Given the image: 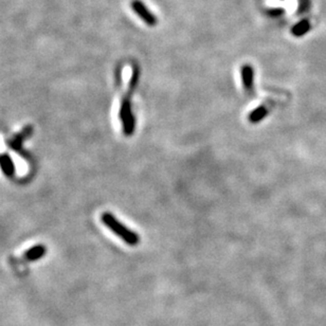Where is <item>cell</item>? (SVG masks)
Returning <instances> with one entry per match:
<instances>
[{
	"mask_svg": "<svg viewBox=\"0 0 326 326\" xmlns=\"http://www.w3.org/2000/svg\"><path fill=\"white\" fill-rule=\"evenodd\" d=\"M101 220H102L104 225H106L115 233V234H117L119 237H121L126 244H128L131 246H136L140 242L137 234H135L134 232L128 230L125 226H123L119 221H117L116 217L113 216L111 213H108V212L103 213Z\"/></svg>",
	"mask_w": 326,
	"mask_h": 326,
	"instance_id": "obj_1",
	"label": "cell"
},
{
	"mask_svg": "<svg viewBox=\"0 0 326 326\" xmlns=\"http://www.w3.org/2000/svg\"><path fill=\"white\" fill-rule=\"evenodd\" d=\"M120 118L123 123V128L125 135L129 136L134 133L135 129V118L132 113V107L129 101H123L120 111Z\"/></svg>",
	"mask_w": 326,
	"mask_h": 326,
	"instance_id": "obj_2",
	"label": "cell"
},
{
	"mask_svg": "<svg viewBox=\"0 0 326 326\" xmlns=\"http://www.w3.org/2000/svg\"><path fill=\"white\" fill-rule=\"evenodd\" d=\"M132 7L135 11V13L138 15V16L141 18L145 24L149 25V26H154L155 24L157 23L156 18L153 16V14H150L148 12V10L144 7V5L140 2V0H135L132 4Z\"/></svg>",
	"mask_w": 326,
	"mask_h": 326,
	"instance_id": "obj_3",
	"label": "cell"
},
{
	"mask_svg": "<svg viewBox=\"0 0 326 326\" xmlns=\"http://www.w3.org/2000/svg\"><path fill=\"white\" fill-rule=\"evenodd\" d=\"M31 134H32V126H27L16 138L9 142V146L11 148H13L15 151H17L18 154H20L21 156L27 157L25 151L21 148V144L24 142V140L27 139Z\"/></svg>",
	"mask_w": 326,
	"mask_h": 326,
	"instance_id": "obj_4",
	"label": "cell"
},
{
	"mask_svg": "<svg viewBox=\"0 0 326 326\" xmlns=\"http://www.w3.org/2000/svg\"><path fill=\"white\" fill-rule=\"evenodd\" d=\"M0 167H2L3 172L8 177H13L15 174V165L13 163L12 158L8 154L0 155Z\"/></svg>",
	"mask_w": 326,
	"mask_h": 326,
	"instance_id": "obj_5",
	"label": "cell"
},
{
	"mask_svg": "<svg viewBox=\"0 0 326 326\" xmlns=\"http://www.w3.org/2000/svg\"><path fill=\"white\" fill-rule=\"evenodd\" d=\"M242 75H243V82L246 90L248 92H251L253 88V69L251 66L246 65L242 69Z\"/></svg>",
	"mask_w": 326,
	"mask_h": 326,
	"instance_id": "obj_6",
	"label": "cell"
},
{
	"mask_svg": "<svg viewBox=\"0 0 326 326\" xmlns=\"http://www.w3.org/2000/svg\"><path fill=\"white\" fill-rule=\"evenodd\" d=\"M46 252H47V249L45 248V246H42V245L34 246L25 253V258L27 260H30V262L37 260V259L41 258Z\"/></svg>",
	"mask_w": 326,
	"mask_h": 326,
	"instance_id": "obj_7",
	"label": "cell"
},
{
	"mask_svg": "<svg viewBox=\"0 0 326 326\" xmlns=\"http://www.w3.org/2000/svg\"><path fill=\"white\" fill-rule=\"evenodd\" d=\"M267 114H268V111H267L266 107H264V106L258 107V108H256V110H254V111L251 113V115L249 116V120H250L252 123H257V122H259L264 117H266Z\"/></svg>",
	"mask_w": 326,
	"mask_h": 326,
	"instance_id": "obj_8",
	"label": "cell"
}]
</instances>
